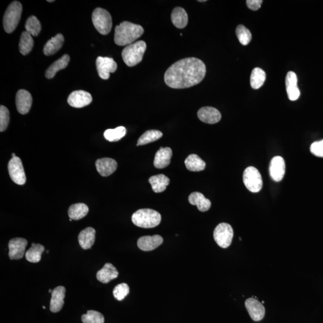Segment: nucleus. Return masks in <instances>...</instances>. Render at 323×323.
<instances>
[{
  "instance_id": "23",
  "label": "nucleus",
  "mask_w": 323,
  "mask_h": 323,
  "mask_svg": "<svg viewBox=\"0 0 323 323\" xmlns=\"http://www.w3.org/2000/svg\"><path fill=\"white\" fill-rule=\"evenodd\" d=\"M96 231L92 227H89L82 230L78 236L79 244L84 250L91 248L95 240Z\"/></svg>"
},
{
  "instance_id": "2",
  "label": "nucleus",
  "mask_w": 323,
  "mask_h": 323,
  "mask_svg": "<svg viewBox=\"0 0 323 323\" xmlns=\"http://www.w3.org/2000/svg\"><path fill=\"white\" fill-rule=\"evenodd\" d=\"M144 31L142 26L124 21L116 26L114 40L118 46H128L140 38Z\"/></svg>"
},
{
  "instance_id": "35",
  "label": "nucleus",
  "mask_w": 323,
  "mask_h": 323,
  "mask_svg": "<svg viewBox=\"0 0 323 323\" xmlns=\"http://www.w3.org/2000/svg\"><path fill=\"white\" fill-rule=\"evenodd\" d=\"M127 134V130L124 127H119L115 129H109L104 132L105 139L110 142H118L124 137Z\"/></svg>"
},
{
  "instance_id": "24",
  "label": "nucleus",
  "mask_w": 323,
  "mask_h": 323,
  "mask_svg": "<svg viewBox=\"0 0 323 323\" xmlns=\"http://www.w3.org/2000/svg\"><path fill=\"white\" fill-rule=\"evenodd\" d=\"M188 202L190 204L197 206L200 211L205 212L210 208L211 203L210 200L203 196L201 193L193 192L188 196Z\"/></svg>"
},
{
  "instance_id": "38",
  "label": "nucleus",
  "mask_w": 323,
  "mask_h": 323,
  "mask_svg": "<svg viewBox=\"0 0 323 323\" xmlns=\"http://www.w3.org/2000/svg\"><path fill=\"white\" fill-rule=\"evenodd\" d=\"M83 323H104V317L100 313L94 310H89L82 316Z\"/></svg>"
},
{
  "instance_id": "12",
  "label": "nucleus",
  "mask_w": 323,
  "mask_h": 323,
  "mask_svg": "<svg viewBox=\"0 0 323 323\" xmlns=\"http://www.w3.org/2000/svg\"><path fill=\"white\" fill-rule=\"evenodd\" d=\"M68 103L74 108H82L92 103V97L89 92L82 90L74 91L69 95Z\"/></svg>"
},
{
  "instance_id": "8",
  "label": "nucleus",
  "mask_w": 323,
  "mask_h": 323,
  "mask_svg": "<svg viewBox=\"0 0 323 323\" xmlns=\"http://www.w3.org/2000/svg\"><path fill=\"white\" fill-rule=\"evenodd\" d=\"M213 235L214 240L218 246L226 248L232 243L233 230L229 224L221 223L215 227Z\"/></svg>"
},
{
  "instance_id": "37",
  "label": "nucleus",
  "mask_w": 323,
  "mask_h": 323,
  "mask_svg": "<svg viewBox=\"0 0 323 323\" xmlns=\"http://www.w3.org/2000/svg\"><path fill=\"white\" fill-rule=\"evenodd\" d=\"M236 34L240 43L244 45V46H246V45L249 44L251 38H252V35H251L249 29H248L246 27L242 25H239L237 26L236 29Z\"/></svg>"
},
{
  "instance_id": "49",
  "label": "nucleus",
  "mask_w": 323,
  "mask_h": 323,
  "mask_svg": "<svg viewBox=\"0 0 323 323\" xmlns=\"http://www.w3.org/2000/svg\"><path fill=\"white\" fill-rule=\"evenodd\" d=\"M43 309H45V308H46V307H45L43 306Z\"/></svg>"
},
{
  "instance_id": "17",
  "label": "nucleus",
  "mask_w": 323,
  "mask_h": 323,
  "mask_svg": "<svg viewBox=\"0 0 323 323\" xmlns=\"http://www.w3.org/2000/svg\"><path fill=\"white\" fill-rule=\"evenodd\" d=\"M163 238L159 235L145 236L139 239L137 245L140 250L149 251L160 247L163 243Z\"/></svg>"
},
{
  "instance_id": "31",
  "label": "nucleus",
  "mask_w": 323,
  "mask_h": 323,
  "mask_svg": "<svg viewBox=\"0 0 323 323\" xmlns=\"http://www.w3.org/2000/svg\"><path fill=\"white\" fill-rule=\"evenodd\" d=\"M44 250L43 245L32 243L31 247L25 253L26 259L31 263L40 262L41 259V254L44 252Z\"/></svg>"
},
{
  "instance_id": "34",
  "label": "nucleus",
  "mask_w": 323,
  "mask_h": 323,
  "mask_svg": "<svg viewBox=\"0 0 323 323\" xmlns=\"http://www.w3.org/2000/svg\"><path fill=\"white\" fill-rule=\"evenodd\" d=\"M163 134L158 130L147 131L140 137L137 142V146L148 145L149 143L156 142L162 137Z\"/></svg>"
},
{
  "instance_id": "27",
  "label": "nucleus",
  "mask_w": 323,
  "mask_h": 323,
  "mask_svg": "<svg viewBox=\"0 0 323 323\" xmlns=\"http://www.w3.org/2000/svg\"><path fill=\"white\" fill-rule=\"evenodd\" d=\"M172 22L176 28H184L188 23V15L183 8L175 7L171 13Z\"/></svg>"
},
{
  "instance_id": "29",
  "label": "nucleus",
  "mask_w": 323,
  "mask_h": 323,
  "mask_svg": "<svg viewBox=\"0 0 323 323\" xmlns=\"http://www.w3.org/2000/svg\"><path fill=\"white\" fill-rule=\"evenodd\" d=\"M185 166L188 170L193 172L201 171L205 168L206 163L197 155H190L184 161Z\"/></svg>"
},
{
  "instance_id": "10",
  "label": "nucleus",
  "mask_w": 323,
  "mask_h": 323,
  "mask_svg": "<svg viewBox=\"0 0 323 323\" xmlns=\"http://www.w3.org/2000/svg\"><path fill=\"white\" fill-rule=\"evenodd\" d=\"M99 76L104 80L109 79L110 74L114 73L118 68L117 63L112 58L99 56L96 61Z\"/></svg>"
},
{
  "instance_id": "20",
  "label": "nucleus",
  "mask_w": 323,
  "mask_h": 323,
  "mask_svg": "<svg viewBox=\"0 0 323 323\" xmlns=\"http://www.w3.org/2000/svg\"><path fill=\"white\" fill-rule=\"evenodd\" d=\"M51 294L50 310L52 313H58L64 306L65 288L63 286H58L53 290Z\"/></svg>"
},
{
  "instance_id": "48",
  "label": "nucleus",
  "mask_w": 323,
  "mask_h": 323,
  "mask_svg": "<svg viewBox=\"0 0 323 323\" xmlns=\"http://www.w3.org/2000/svg\"><path fill=\"white\" fill-rule=\"evenodd\" d=\"M72 220H73V219H71V218H70V221H72Z\"/></svg>"
},
{
  "instance_id": "18",
  "label": "nucleus",
  "mask_w": 323,
  "mask_h": 323,
  "mask_svg": "<svg viewBox=\"0 0 323 323\" xmlns=\"http://www.w3.org/2000/svg\"><path fill=\"white\" fill-rule=\"evenodd\" d=\"M298 77L293 71H289L286 78V85L287 95L290 100L296 101L300 97L301 92L298 85Z\"/></svg>"
},
{
  "instance_id": "3",
  "label": "nucleus",
  "mask_w": 323,
  "mask_h": 323,
  "mask_svg": "<svg viewBox=\"0 0 323 323\" xmlns=\"http://www.w3.org/2000/svg\"><path fill=\"white\" fill-rule=\"evenodd\" d=\"M132 221L135 225L142 228H154L160 224L161 215L152 209H140L132 215Z\"/></svg>"
},
{
  "instance_id": "47",
  "label": "nucleus",
  "mask_w": 323,
  "mask_h": 323,
  "mask_svg": "<svg viewBox=\"0 0 323 323\" xmlns=\"http://www.w3.org/2000/svg\"><path fill=\"white\" fill-rule=\"evenodd\" d=\"M47 253H49V250L46 251Z\"/></svg>"
},
{
  "instance_id": "39",
  "label": "nucleus",
  "mask_w": 323,
  "mask_h": 323,
  "mask_svg": "<svg viewBox=\"0 0 323 323\" xmlns=\"http://www.w3.org/2000/svg\"><path fill=\"white\" fill-rule=\"evenodd\" d=\"M129 293H130V287L126 283L118 284L115 287L113 292L114 297L119 301L124 300Z\"/></svg>"
},
{
  "instance_id": "13",
  "label": "nucleus",
  "mask_w": 323,
  "mask_h": 323,
  "mask_svg": "<svg viewBox=\"0 0 323 323\" xmlns=\"http://www.w3.org/2000/svg\"><path fill=\"white\" fill-rule=\"evenodd\" d=\"M248 313L254 322H259L264 318L265 309L260 302L254 298H248L245 302Z\"/></svg>"
},
{
  "instance_id": "30",
  "label": "nucleus",
  "mask_w": 323,
  "mask_h": 323,
  "mask_svg": "<svg viewBox=\"0 0 323 323\" xmlns=\"http://www.w3.org/2000/svg\"><path fill=\"white\" fill-rule=\"evenodd\" d=\"M89 212L88 206L83 203H75L68 209V216L74 220H79L85 217Z\"/></svg>"
},
{
  "instance_id": "19",
  "label": "nucleus",
  "mask_w": 323,
  "mask_h": 323,
  "mask_svg": "<svg viewBox=\"0 0 323 323\" xmlns=\"http://www.w3.org/2000/svg\"><path fill=\"white\" fill-rule=\"evenodd\" d=\"M95 166L101 176H108L115 172L118 167V163L112 158H105L96 161Z\"/></svg>"
},
{
  "instance_id": "26",
  "label": "nucleus",
  "mask_w": 323,
  "mask_h": 323,
  "mask_svg": "<svg viewBox=\"0 0 323 323\" xmlns=\"http://www.w3.org/2000/svg\"><path fill=\"white\" fill-rule=\"evenodd\" d=\"M70 56L68 55H63L61 58L54 62L50 67L47 69L45 76L48 79H52L55 76L57 72L63 70L67 67L70 62Z\"/></svg>"
},
{
  "instance_id": "21",
  "label": "nucleus",
  "mask_w": 323,
  "mask_h": 323,
  "mask_svg": "<svg viewBox=\"0 0 323 323\" xmlns=\"http://www.w3.org/2000/svg\"><path fill=\"white\" fill-rule=\"evenodd\" d=\"M119 272L116 268L110 263H107L103 268L98 271L97 274V278L100 282L107 284L110 281L118 278Z\"/></svg>"
},
{
  "instance_id": "11",
  "label": "nucleus",
  "mask_w": 323,
  "mask_h": 323,
  "mask_svg": "<svg viewBox=\"0 0 323 323\" xmlns=\"http://www.w3.org/2000/svg\"><path fill=\"white\" fill-rule=\"evenodd\" d=\"M28 241L22 238L11 239L8 242V256L11 260L22 259L25 254Z\"/></svg>"
},
{
  "instance_id": "28",
  "label": "nucleus",
  "mask_w": 323,
  "mask_h": 323,
  "mask_svg": "<svg viewBox=\"0 0 323 323\" xmlns=\"http://www.w3.org/2000/svg\"><path fill=\"white\" fill-rule=\"evenodd\" d=\"M149 181L155 193H161L166 190L169 184L170 179L166 175L159 174L151 176Z\"/></svg>"
},
{
  "instance_id": "41",
  "label": "nucleus",
  "mask_w": 323,
  "mask_h": 323,
  "mask_svg": "<svg viewBox=\"0 0 323 323\" xmlns=\"http://www.w3.org/2000/svg\"><path fill=\"white\" fill-rule=\"evenodd\" d=\"M310 151L316 157L323 158V140L313 143L311 146Z\"/></svg>"
},
{
  "instance_id": "6",
  "label": "nucleus",
  "mask_w": 323,
  "mask_h": 323,
  "mask_svg": "<svg viewBox=\"0 0 323 323\" xmlns=\"http://www.w3.org/2000/svg\"><path fill=\"white\" fill-rule=\"evenodd\" d=\"M92 19L95 28L100 34L107 35L110 33L112 28V19L109 11L104 8H95Z\"/></svg>"
},
{
  "instance_id": "16",
  "label": "nucleus",
  "mask_w": 323,
  "mask_h": 323,
  "mask_svg": "<svg viewBox=\"0 0 323 323\" xmlns=\"http://www.w3.org/2000/svg\"><path fill=\"white\" fill-rule=\"evenodd\" d=\"M200 121L208 124H217L221 118L219 111L211 107H202L197 112Z\"/></svg>"
},
{
  "instance_id": "14",
  "label": "nucleus",
  "mask_w": 323,
  "mask_h": 323,
  "mask_svg": "<svg viewBox=\"0 0 323 323\" xmlns=\"http://www.w3.org/2000/svg\"><path fill=\"white\" fill-rule=\"evenodd\" d=\"M32 103L31 94L26 90L21 89L16 95V106L18 112L21 115H26L29 112Z\"/></svg>"
},
{
  "instance_id": "1",
  "label": "nucleus",
  "mask_w": 323,
  "mask_h": 323,
  "mask_svg": "<svg viewBox=\"0 0 323 323\" xmlns=\"http://www.w3.org/2000/svg\"><path fill=\"white\" fill-rule=\"evenodd\" d=\"M206 67L201 60L187 58L179 60L167 69L164 82L173 89H184L197 85L203 79Z\"/></svg>"
},
{
  "instance_id": "7",
  "label": "nucleus",
  "mask_w": 323,
  "mask_h": 323,
  "mask_svg": "<svg viewBox=\"0 0 323 323\" xmlns=\"http://www.w3.org/2000/svg\"><path fill=\"white\" fill-rule=\"evenodd\" d=\"M243 182L247 189L253 193L259 192L263 186L261 174L258 169L253 166L248 167L245 169Z\"/></svg>"
},
{
  "instance_id": "40",
  "label": "nucleus",
  "mask_w": 323,
  "mask_h": 323,
  "mask_svg": "<svg viewBox=\"0 0 323 323\" xmlns=\"http://www.w3.org/2000/svg\"><path fill=\"white\" fill-rule=\"evenodd\" d=\"M9 121H10V114L7 108L1 106L0 107V131H4L7 129Z\"/></svg>"
},
{
  "instance_id": "9",
  "label": "nucleus",
  "mask_w": 323,
  "mask_h": 323,
  "mask_svg": "<svg viewBox=\"0 0 323 323\" xmlns=\"http://www.w3.org/2000/svg\"><path fill=\"white\" fill-rule=\"evenodd\" d=\"M10 178L15 183L23 185L26 182V175L20 159L17 157L11 158L8 163Z\"/></svg>"
},
{
  "instance_id": "42",
  "label": "nucleus",
  "mask_w": 323,
  "mask_h": 323,
  "mask_svg": "<svg viewBox=\"0 0 323 323\" xmlns=\"http://www.w3.org/2000/svg\"><path fill=\"white\" fill-rule=\"evenodd\" d=\"M248 7L252 10H257L261 7L262 0H247L246 1Z\"/></svg>"
},
{
  "instance_id": "33",
  "label": "nucleus",
  "mask_w": 323,
  "mask_h": 323,
  "mask_svg": "<svg viewBox=\"0 0 323 323\" xmlns=\"http://www.w3.org/2000/svg\"><path fill=\"white\" fill-rule=\"evenodd\" d=\"M266 79V73L262 69L255 68L251 72L250 76V85L251 88L258 89L262 87Z\"/></svg>"
},
{
  "instance_id": "43",
  "label": "nucleus",
  "mask_w": 323,
  "mask_h": 323,
  "mask_svg": "<svg viewBox=\"0 0 323 323\" xmlns=\"http://www.w3.org/2000/svg\"><path fill=\"white\" fill-rule=\"evenodd\" d=\"M11 157H12L11 158H15V157H16V155H15L14 154H11Z\"/></svg>"
},
{
  "instance_id": "32",
  "label": "nucleus",
  "mask_w": 323,
  "mask_h": 323,
  "mask_svg": "<svg viewBox=\"0 0 323 323\" xmlns=\"http://www.w3.org/2000/svg\"><path fill=\"white\" fill-rule=\"evenodd\" d=\"M33 46H34V40L32 35L28 32L23 31L21 34L19 44V51L23 55H26L31 52Z\"/></svg>"
},
{
  "instance_id": "45",
  "label": "nucleus",
  "mask_w": 323,
  "mask_h": 323,
  "mask_svg": "<svg viewBox=\"0 0 323 323\" xmlns=\"http://www.w3.org/2000/svg\"><path fill=\"white\" fill-rule=\"evenodd\" d=\"M198 1L199 2H205L206 1H205V0H202V1H200V0H199V1Z\"/></svg>"
},
{
  "instance_id": "25",
  "label": "nucleus",
  "mask_w": 323,
  "mask_h": 323,
  "mask_svg": "<svg viewBox=\"0 0 323 323\" xmlns=\"http://www.w3.org/2000/svg\"><path fill=\"white\" fill-rule=\"evenodd\" d=\"M64 42V36L61 34H57L55 37L50 39L44 47V55L46 56L53 55L61 49Z\"/></svg>"
},
{
  "instance_id": "4",
  "label": "nucleus",
  "mask_w": 323,
  "mask_h": 323,
  "mask_svg": "<svg viewBox=\"0 0 323 323\" xmlns=\"http://www.w3.org/2000/svg\"><path fill=\"white\" fill-rule=\"evenodd\" d=\"M145 41H138L124 48L122 53L123 60L128 67H134L142 61L146 52Z\"/></svg>"
},
{
  "instance_id": "5",
  "label": "nucleus",
  "mask_w": 323,
  "mask_h": 323,
  "mask_svg": "<svg viewBox=\"0 0 323 323\" xmlns=\"http://www.w3.org/2000/svg\"><path fill=\"white\" fill-rule=\"evenodd\" d=\"M22 11V5L19 1H13L8 6L3 17V25L6 32L11 33L16 28Z\"/></svg>"
},
{
  "instance_id": "44",
  "label": "nucleus",
  "mask_w": 323,
  "mask_h": 323,
  "mask_svg": "<svg viewBox=\"0 0 323 323\" xmlns=\"http://www.w3.org/2000/svg\"><path fill=\"white\" fill-rule=\"evenodd\" d=\"M52 291H53V290H51V289H49V292L50 293H52Z\"/></svg>"
},
{
  "instance_id": "36",
  "label": "nucleus",
  "mask_w": 323,
  "mask_h": 323,
  "mask_svg": "<svg viewBox=\"0 0 323 323\" xmlns=\"http://www.w3.org/2000/svg\"><path fill=\"white\" fill-rule=\"evenodd\" d=\"M25 29L29 34L37 37L40 34L41 29L40 21L34 16L29 17L26 21Z\"/></svg>"
},
{
  "instance_id": "15",
  "label": "nucleus",
  "mask_w": 323,
  "mask_h": 323,
  "mask_svg": "<svg viewBox=\"0 0 323 323\" xmlns=\"http://www.w3.org/2000/svg\"><path fill=\"white\" fill-rule=\"evenodd\" d=\"M286 172V164L284 159L281 157L272 158L269 165V173L275 181L282 180Z\"/></svg>"
},
{
  "instance_id": "22",
  "label": "nucleus",
  "mask_w": 323,
  "mask_h": 323,
  "mask_svg": "<svg viewBox=\"0 0 323 323\" xmlns=\"http://www.w3.org/2000/svg\"><path fill=\"white\" fill-rule=\"evenodd\" d=\"M172 152L169 148H161L155 155L154 166L158 169L164 168L170 163Z\"/></svg>"
},
{
  "instance_id": "46",
  "label": "nucleus",
  "mask_w": 323,
  "mask_h": 323,
  "mask_svg": "<svg viewBox=\"0 0 323 323\" xmlns=\"http://www.w3.org/2000/svg\"><path fill=\"white\" fill-rule=\"evenodd\" d=\"M47 2H54V1H52V0H48Z\"/></svg>"
}]
</instances>
